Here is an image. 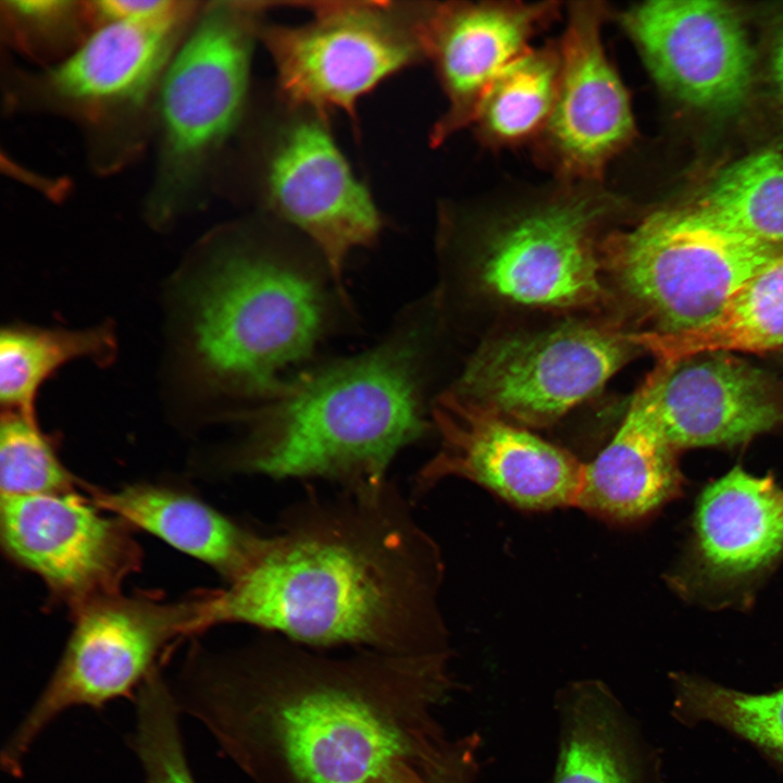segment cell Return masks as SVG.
<instances>
[{
  "instance_id": "cell-9",
  "label": "cell",
  "mask_w": 783,
  "mask_h": 783,
  "mask_svg": "<svg viewBox=\"0 0 783 783\" xmlns=\"http://www.w3.org/2000/svg\"><path fill=\"white\" fill-rule=\"evenodd\" d=\"M642 350L637 334L611 314L529 320L481 335L448 389L513 424L546 428Z\"/></svg>"
},
{
  "instance_id": "cell-6",
  "label": "cell",
  "mask_w": 783,
  "mask_h": 783,
  "mask_svg": "<svg viewBox=\"0 0 783 783\" xmlns=\"http://www.w3.org/2000/svg\"><path fill=\"white\" fill-rule=\"evenodd\" d=\"M202 4L178 0L154 18L102 25L50 67L22 69L3 60L5 112L69 121L96 174L121 172L153 140L163 78Z\"/></svg>"
},
{
  "instance_id": "cell-18",
  "label": "cell",
  "mask_w": 783,
  "mask_h": 783,
  "mask_svg": "<svg viewBox=\"0 0 783 783\" xmlns=\"http://www.w3.org/2000/svg\"><path fill=\"white\" fill-rule=\"evenodd\" d=\"M554 2L445 3L426 8L423 44L449 100L434 130L439 141L474 122L494 79L529 49L557 12Z\"/></svg>"
},
{
  "instance_id": "cell-24",
  "label": "cell",
  "mask_w": 783,
  "mask_h": 783,
  "mask_svg": "<svg viewBox=\"0 0 783 783\" xmlns=\"http://www.w3.org/2000/svg\"><path fill=\"white\" fill-rule=\"evenodd\" d=\"M116 350L109 325L84 330L10 325L0 336V399L3 412L35 414L40 386L77 359L108 363Z\"/></svg>"
},
{
  "instance_id": "cell-19",
  "label": "cell",
  "mask_w": 783,
  "mask_h": 783,
  "mask_svg": "<svg viewBox=\"0 0 783 783\" xmlns=\"http://www.w3.org/2000/svg\"><path fill=\"white\" fill-rule=\"evenodd\" d=\"M691 551L692 576L703 585L757 577L783 554V488L741 467L713 481L697 501Z\"/></svg>"
},
{
  "instance_id": "cell-1",
  "label": "cell",
  "mask_w": 783,
  "mask_h": 783,
  "mask_svg": "<svg viewBox=\"0 0 783 783\" xmlns=\"http://www.w3.org/2000/svg\"><path fill=\"white\" fill-rule=\"evenodd\" d=\"M450 657H331L271 635L190 660L171 686L254 783H473L478 737L435 716Z\"/></svg>"
},
{
  "instance_id": "cell-20",
  "label": "cell",
  "mask_w": 783,
  "mask_h": 783,
  "mask_svg": "<svg viewBox=\"0 0 783 783\" xmlns=\"http://www.w3.org/2000/svg\"><path fill=\"white\" fill-rule=\"evenodd\" d=\"M682 483L644 381L610 442L585 463L575 507L608 523L634 524L676 497Z\"/></svg>"
},
{
  "instance_id": "cell-32",
  "label": "cell",
  "mask_w": 783,
  "mask_h": 783,
  "mask_svg": "<svg viewBox=\"0 0 783 783\" xmlns=\"http://www.w3.org/2000/svg\"><path fill=\"white\" fill-rule=\"evenodd\" d=\"M772 73L783 115V25L781 26L772 52Z\"/></svg>"
},
{
  "instance_id": "cell-2",
  "label": "cell",
  "mask_w": 783,
  "mask_h": 783,
  "mask_svg": "<svg viewBox=\"0 0 783 783\" xmlns=\"http://www.w3.org/2000/svg\"><path fill=\"white\" fill-rule=\"evenodd\" d=\"M443 580L439 547L390 481L312 492L238 577L202 597L199 627L244 623L309 647L451 655Z\"/></svg>"
},
{
  "instance_id": "cell-3",
  "label": "cell",
  "mask_w": 783,
  "mask_h": 783,
  "mask_svg": "<svg viewBox=\"0 0 783 783\" xmlns=\"http://www.w3.org/2000/svg\"><path fill=\"white\" fill-rule=\"evenodd\" d=\"M377 347L286 381L271 399L233 414L246 425L229 469L357 487L386 478L397 452L430 428L426 357L435 307Z\"/></svg>"
},
{
  "instance_id": "cell-11",
  "label": "cell",
  "mask_w": 783,
  "mask_h": 783,
  "mask_svg": "<svg viewBox=\"0 0 783 783\" xmlns=\"http://www.w3.org/2000/svg\"><path fill=\"white\" fill-rule=\"evenodd\" d=\"M423 14L388 2H323L304 24L260 35L291 104L353 114L362 96L425 54Z\"/></svg>"
},
{
  "instance_id": "cell-25",
  "label": "cell",
  "mask_w": 783,
  "mask_h": 783,
  "mask_svg": "<svg viewBox=\"0 0 783 783\" xmlns=\"http://www.w3.org/2000/svg\"><path fill=\"white\" fill-rule=\"evenodd\" d=\"M671 682L672 713L681 723L721 726L783 772V688L753 694L684 672L672 673Z\"/></svg>"
},
{
  "instance_id": "cell-28",
  "label": "cell",
  "mask_w": 783,
  "mask_h": 783,
  "mask_svg": "<svg viewBox=\"0 0 783 783\" xmlns=\"http://www.w3.org/2000/svg\"><path fill=\"white\" fill-rule=\"evenodd\" d=\"M99 28L91 0H1L2 41L35 69L59 64Z\"/></svg>"
},
{
  "instance_id": "cell-30",
  "label": "cell",
  "mask_w": 783,
  "mask_h": 783,
  "mask_svg": "<svg viewBox=\"0 0 783 783\" xmlns=\"http://www.w3.org/2000/svg\"><path fill=\"white\" fill-rule=\"evenodd\" d=\"M71 475L36 417L3 412L0 427L1 497L72 490Z\"/></svg>"
},
{
  "instance_id": "cell-29",
  "label": "cell",
  "mask_w": 783,
  "mask_h": 783,
  "mask_svg": "<svg viewBox=\"0 0 783 783\" xmlns=\"http://www.w3.org/2000/svg\"><path fill=\"white\" fill-rule=\"evenodd\" d=\"M130 748L144 783H198L188 763L176 700L162 682L144 686L135 700Z\"/></svg>"
},
{
  "instance_id": "cell-10",
  "label": "cell",
  "mask_w": 783,
  "mask_h": 783,
  "mask_svg": "<svg viewBox=\"0 0 783 783\" xmlns=\"http://www.w3.org/2000/svg\"><path fill=\"white\" fill-rule=\"evenodd\" d=\"M200 606L201 598L164 602L119 594L77 611L54 671L3 745V771L20 776L36 741L67 710L134 699L165 649L199 631Z\"/></svg>"
},
{
  "instance_id": "cell-12",
  "label": "cell",
  "mask_w": 783,
  "mask_h": 783,
  "mask_svg": "<svg viewBox=\"0 0 783 783\" xmlns=\"http://www.w3.org/2000/svg\"><path fill=\"white\" fill-rule=\"evenodd\" d=\"M431 418L440 448L419 471L417 490L452 476L469 480L524 510L576 506L585 463L568 449L450 389L435 398Z\"/></svg>"
},
{
  "instance_id": "cell-13",
  "label": "cell",
  "mask_w": 783,
  "mask_h": 783,
  "mask_svg": "<svg viewBox=\"0 0 783 783\" xmlns=\"http://www.w3.org/2000/svg\"><path fill=\"white\" fill-rule=\"evenodd\" d=\"M98 508L72 490L1 497V542L7 554L76 612L119 595L140 562L127 523Z\"/></svg>"
},
{
  "instance_id": "cell-15",
  "label": "cell",
  "mask_w": 783,
  "mask_h": 783,
  "mask_svg": "<svg viewBox=\"0 0 783 783\" xmlns=\"http://www.w3.org/2000/svg\"><path fill=\"white\" fill-rule=\"evenodd\" d=\"M263 169V191L278 215L319 248L341 288L348 253L371 244L381 217L366 188L355 177L322 115L300 117L277 138Z\"/></svg>"
},
{
  "instance_id": "cell-17",
  "label": "cell",
  "mask_w": 783,
  "mask_h": 783,
  "mask_svg": "<svg viewBox=\"0 0 783 783\" xmlns=\"http://www.w3.org/2000/svg\"><path fill=\"white\" fill-rule=\"evenodd\" d=\"M605 8L572 5L560 47V75L546 125L549 151L566 176L593 181L634 134L627 92L601 42Z\"/></svg>"
},
{
  "instance_id": "cell-27",
  "label": "cell",
  "mask_w": 783,
  "mask_h": 783,
  "mask_svg": "<svg viewBox=\"0 0 783 783\" xmlns=\"http://www.w3.org/2000/svg\"><path fill=\"white\" fill-rule=\"evenodd\" d=\"M698 211L723 228L783 247V153H758L731 165Z\"/></svg>"
},
{
  "instance_id": "cell-4",
  "label": "cell",
  "mask_w": 783,
  "mask_h": 783,
  "mask_svg": "<svg viewBox=\"0 0 783 783\" xmlns=\"http://www.w3.org/2000/svg\"><path fill=\"white\" fill-rule=\"evenodd\" d=\"M618 200L577 191L493 219L443 250L433 297L443 321L452 315L478 336L540 318L611 314L601 248Z\"/></svg>"
},
{
  "instance_id": "cell-8",
  "label": "cell",
  "mask_w": 783,
  "mask_h": 783,
  "mask_svg": "<svg viewBox=\"0 0 783 783\" xmlns=\"http://www.w3.org/2000/svg\"><path fill=\"white\" fill-rule=\"evenodd\" d=\"M781 251L698 210L654 212L605 237L601 270L610 312L636 334L698 330Z\"/></svg>"
},
{
  "instance_id": "cell-16",
  "label": "cell",
  "mask_w": 783,
  "mask_h": 783,
  "mask_svg": "<svg viewBox=\"0 0 783 783\" xmlns=\"http://www.w3.org/2000/svg\"><path fill=\"white\" fill-rule=\"evenodd\" d=\"M645 382L659 427L675 451L739 445L783 423V398L774 384L731 352L658 361Z\"/></svg>"
},
{
  "instance_id": "cell-14",
  "label": "cell",
  "mask_w": 783,
  "mask_h": 783,
  "mask_svg": "<svg viewBox=\"0 0 783 783\" xmlns=\"http://www.w3.org/2000/svg\"><path fill=\"white\" fill-rule=\"evenodd\" d=\"M621 22L655 80L671 96L721 113L746 101L754 52L739 16L726 4L648 1L626 10Z\"/></svg>"
},
{
  "instance_id": "cell-23",
  "label": "cell",
  "mask_w": 783,
  "mask_h": 783,
  "mask_svg": "<svg viewBox=\"0 0 783 783\" xmlns=\"http://www.w3.org/2000/svg\"><path fill=\"white\" fill-rule=\"evenodd\" d=\"M645 351L672 362L717 351L759 352L783 345V251L753 275L709 324L683 334H641Z\"/></svg>"
},
{
  "instance_id": "cell-22",
  "label": "cell",
  "mask_w": 783,
  "mask_h": 783,
  "mask_svg": "<svg viewBox=\"0 0 783 783\" xmlns=\"http://www.w3.org/2000/svg\"><path fill=\"white\" fill-rule=\"evenodd\" d=\"M94 499L125 523L210 566L228 583L251 564L264 540L201 499L165 486L135 484L95 492Z\"/></svg>"
},
{
  "instance_id": "cell-26",
  "label": "cell",
  "mask_w": 783,
  "mask_h": 783,
  "mask_svg": "<svg viewBox=\"0 0 783 783\" xmlns=\"http://www.w3.org/2000/svg\"><path fill=\"white\" fill-rule=\"evenodd\" d=\"M560 75V50L529 48L494 79L474 122L495 144H511L545 128Z\"/></svg>"
},
{
  "instance_id": "cell-7",
  "label": "cell",
  "mask_w": 783,
  "mask_h": 783,
  "mask_svg": "<svg viewBox=\"0 0 783 783\" xmlns=\"http://www.w3.org/2000/svg\"><path fill=\"white\" fill-rule=\"evenodd\" d=\"M260 3L203 1L163 78L144 214L165 228L199 210L246 104Z\"/></svg>"
},
{
  "instance_id": "cell-21",
  "label": "cell",
  "mask_w": 783,
  "mask_h": 783,
  "mask_svg": "<svg viewBox=\"0 0 783 783\" xmlns=\"http://www.w3.org/2000/svg\"><path fill=\"white\" fill-rule=\"evenodd\" d=\"M552 783H658L655 756L613 691L597 679L560 687Z\"/></svg>"
},
{
  "instance_id": "cell-5",
  "label": "cell",
  "mask_w": 783,
  "mask_h": 783,
  "mask_svg": "<svg viewBox=\"0 0 783 783\" xmlns=\"http://www.w3.org/2000/svg\"><path fill=\"white\" fill-rule=\"evenodd\" d=\"M240 226L211 236L190 286L189 353L210 390L257 405L286 382L327 328L331 298L306 259Z\"/></svg>"
},
{
  "instance_id": "cell-31",
  "label": "cell",
  "mask_w": 783,
  "mask_h": 783,
  "mask_svg": "<svg viewBox=\"0 0 783 783\" xmlns=\"http://www.w3.org/2000/svg\"><path fill=\"white\" fill-rule=\"evenodd\" d=\"M98 26L123 21H145L172 11L178 0H91Z\"/></svg>"
}]
</instances>
